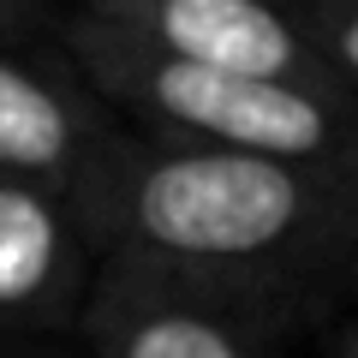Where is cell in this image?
I'll list each match as a JSON object with an SVG mask.
<instances>
[{"label":"cell","instance_id":"obj_1","mask_svg":"<svg viewBox=\"0 0 358 358\" xmlns=\"http://www.w3.org/2000/svg\"><path fill=\"white\" fill-rule=\"evenodd\" d=\"M102 239L299 310L358 268V173L131 138L102 197Z\"/></svg>","mask_w":358,"mask_h":358},{"label":"cell","instance_id":"obj_2","mask_svg":"<svg viewBox=\"0 0 358 358\" xmlns=\"http://www.w3.org/2000/svg\"><path fill=\"white\" fill-rule=\"evenodd\" d=\"M54 48L90 84V96L143 143L167 150H233L358 173V102L341 90H305L281 78L192 66L120 36L108 24L66 13L54 18Z\"/></svg>","mask_w":358,"mask_h":358},{"label":"cell","instance_id":"obj_3","mask_svg":"<svg viewBox=\"0 0 358 358\" xmlns=\"http://www.w3.org/2000/svg\"><path fill=\"white\" fill-rule=\"evenodd\" d=\"M293 305L108 245L78 341L90 358H268Z\"/></svg>","mask_w":358,"mask_h":358},{"label":"cell","instance_id":"obj_4","mask_svg":"<svg viewBox=\"0 0 358 358\" xmlns=\"http://www.w3.org/2000/svg\"><path fill=\"white\" fill-rule=\"evenodd\" d=\"M126 143L131 131L90 96L60 48L48 60L30 42L0 36V173L78 197L102 227V197Z\"/></svg>","mask_w":358,"mask_h":358},{"label":"cell","instance_id":"obj_5","mask_svg":"<svg viewBox=\"0 0 358 358\" xmlns=\"http://www.w3.org/2000/svg\"><path fill=\"white\" fill-rule=\"evenodd\" d=\"M60 6L192 66L281 78V84L305 90H341V78L310 48L293 0H60Z\"/></svg>","mask_w":358,"mask_h":358},{"label":"cell","instance_id":"obj_6","mask_svg":"<svg viewBox=\"0 0 358 358\" xmlns=\"http://www.w3.org/2000/svg\"><path fill=\"white\" fill-rule=\"evenodd\" d=\"M108 239L78 197L0 173V334L48 341L78 329Z\"/></svg>","mask_w":358,"mask_h":358},{"label":"cell","instance_id":"obj_7","mask_svg":"<svg viewBox=\"0 0 358 358\" xmlns=\"http://www.w3.org/2000/svg\"><path fill=\"white\" fill-rule=\"evenodd\" d=\"M293 13L305 24L310 48L322 54V66L358 102V0H293Z\"/></svg>","mask_w":358,"mask_h":358},{"label":"cell","instance_id":"obj_8","mask_svg":"<svg viewBox=\"0 0 358 358\" xmlns=\"http://www.w3.org/2000/svg\"><path fill=\"white\" fill-rule=\"evenodd\" d=\"M60 0H0V36L30 42V30H54Z\"/></svg>","mask_w":358,"mask_h":358},{"label":"cell","instance_id":"obj_9","mask_svg":"<svg viewBox=\"0 0 358 358\" xmlns=\"http://www.w3.org/2000/svg\"><path fill=\"white\" fill-rule=\"evenodd\" d=\"M329 358H358V322H346V329L334 334V352Z\"/></svg>","mask_w":358,"mask_h":358}]
</instances>
